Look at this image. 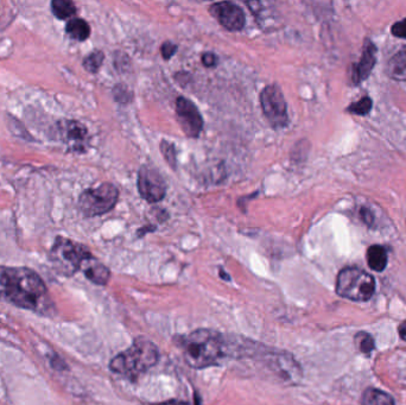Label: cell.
<instances>
[{
    "mask_svg": "<svg viewBox=\"0 0 406 405\" xmlns=\"http://www.w3.org/2000/svg\"><path fill=\"white\" fill-rule=\"evenodd\" d=\"M52 10V13L61 21L72 18L77 13V6L70 0H54Z\"/></svg>",
    "mask_w": 406,
    "mask_h": 405,
    "instance_id": "cell-17",
    "label": "cell"
},
{
    "mask_svg": "<svg viewBox=\"0 0 406 405\" xmlns=\"http://www.w3.org/2000/svg\"><path fill=\"white\" fill-rule=\"evenodd\" d=\"M184 360L192 368L216 365L226 355L227 346L223 335L212 329H197L182 339Z\"/></svg>",
    "mask_w": 406,
    "mask_h": 405,
    "instance_id": "cell-2",
    "label": "cell"
},
{
    "mask_svg": "<svg viewBox=\"0 0 406 405\" xmlns=\"http://www.w3.org/2000/svg\"><path fill=\"white\" fill-rule=\"evenodd\" d=\"M57 133L70 149L85 151L88 141V131L85 125L75 120H63L57 125Z\"/></svg>",
    "mask_w": 406,
    "mask_h": 405,
    "instance_id": "cell-11",
    "label": "cell"
},
{
    "mask_svg": "<svg viewBox=\"0 0 406 405\" xmlns=\"http://www.w3.org/2000/svg\"><path fill=\"white\" fill-rule=\"evenodd\" d=\"M103 60H105V54L101 50H95L90 52V55L83 60V67L90 73H98L99 69L103 66Z\"/></svg>",
    "mask_w": 406,
    "mask_h": 405,
    "instance_id": "cell-19",
    "label": "cell"
},
{
    "mask_svg": "<svg viewBox=\"0 0 406 405\" xmlns=\"http://www.w3.org/2000/svg\"><path fill=\"white\" fill-rule=\"evenodd\" d=\"M159 347L145 337H138L128 350L112 359L110 368L116 375L136 377L159 363Z\"/></svg>",
    "mask_w": 406,
    "mask_h": 405,
    "instance_id": "cell-3",
    "label": "cell"
},
{
    "mask_svg": "<svg viewBox=\"0 0 406 405\" xmlns=\"http://www.w3.org/2000/svg\"><path fill=\"white\" fill-rule=\"evenodd\" d=\"M176 115L183 132L190 138L200 136L203 128L201 113L194 103L185 98H179L176 101Z\"/></svg>",
    "mask_w": 406,
    "mask_h": 405,
    "instance_id": "cell-9",
    "label": "cell"
},
{
    "mask_svg": "<svg viewBox=\"0 0 406 405\" xmlns=\"http://www.w3.org/2000/svg\"><path fill=\"white\" fill-rule=\"evenodd\" d=\"M202 63L205 64L207 68H212L218 64V57L213 52H205L202 55Z\"/></svg>",
    "mask_w": 406,
    "mask_h": 405,
    "instance_id": "cell-26",
    "label": "cell"
},
{
    "mask_svg": "<svg viewBox=\"0 0 406 405\" xmlns=\"http://www.w3.org/2000/svg\"><path fill=\"white\" fill-rule=\"evenodd\" d=\"M119 199L118 188L112 184H103L94 189L82 192L79 207L85 218H94L114 208Z\"/></svg>",
    "mask_w": 406,
    "mask_h": 405,
    "instance_id": "cell-6",
    "label": "cell"
},
{
    "mask_svg": "<svg viewBox=\"0 0 406 405\" xmlns=\"http://www.w3.org/2000/svg\"><path fill=\"white\" fill-rule=\"evenodd\" d=\"M360 215H361V218H363V221L367 224L368 226H371L373 224V214L371 213V210H368V209L363 208L361 212H360Z\"/></svg>",
    "mask_w": 406,
    "mask_h": 405,
    "instance_id": "cell-27",
    "label": "cell"
},
{
    "mask_svg": "<svg viewBox=\"0 0 406 405\" xmlns=\"http://www.w3.org/2000/svg\"><path fill=\"white\" fill-rule=\"evenodd\" d=\"M399 335L402 337L403 340H405L406 342V321L405 322H403L400 324V327H399Z\"/></svg>",
    "mask_w": 406,
    "mask_h": 405,
    "instance_id": "cell-28",
    "label": "cell"
},
{
    "mask_svg": "<svg viewBox=\"0 0 406 405\" xmlns=\"http://www.w3.org/2000/svg\"><path fill=\"white\" fill-rule=\"evenodd\" d=\"M0 301L39 314H47L52 308L42 278L28 268L0 266Z\"/></svg>",
    "mask_w": 406,
    "mask_h": 405,
    "instance_id": "cell-1",
    "label": "cell"
},
{
    "mask_svg": "<svg viewBox=\"0 0 406 405\" xmlns=\"http://www.w3.org/2000/svg\"><path fill=\"white\" fill-rule=\"evenodd\" d=\"M376 62V48L369 39H366L363 43V52L358 63L354 64L352 80L354 85H359L365 81L369 74L372 73L373 68Z\"/></svg>",
    "mask_w": 406,
    "mask_h": 405,
    "instance_id": "cell-12",
    "label": "cell"
},
{
    "mask_svg": "<svg viewBox=\"0 0 406 405\" xmlns=\"http://www.w3.org/2000/svg\"><path fill=\"white\" fill-rule=\"evenodd\" d=\"M113 92H114V98L119 103H128L130 99L132 98V94L128 93V90L124 85H116Z\"/></svg>",
    "mask_w": 406,
    "mask_h": 405,
    "instance_id": "cell-23",
    "label": "cell"
},
{
    "mask_svg": "<svg viewBox=\"0 0 406 405\" xmlns=\"http://www.w3.org/2000/svg\"><path fill=\"white\" fill-rule=\"evenodd\" d=\"M372 110V100L368 97L361 99L348 107V111L356 115H366Z\"/></svg>",
    "mask_w": 406,
    "mask_h": 405,
    "instance_id": "cell-20",
    "label": "cell"
},
{
    "mask_svg": "<svg viewBox=\"0 0 406 405\" xmlns=\"http://www.w3.org/2000/svg\"><path fill=\"white\" fill-rule=\"evenodd\" d=\"M392 34L398 37V39H406V18L403 21H397L392 26Z\"/></svg>",
    "mask_w": 406,
    "mask_h": 405,
    "instance_id": "cell-24",
    "label": "cell"
},
{
    "mask_svg": "<svg viewBox=\"0 0 406 405\" xmlns=\"http://www.w3.org/2000/svg\"><path fill=\"white\" fill-rule=\"evenodd\" d=\"M386 73L396 81H406V47L389 61Z\"/></svg>",
    "mask_w": 406,
    "mask_h": 405,
    "instance_id": "cell-14",
    "label": "cell"
},
{
    "mask_svg": "<svg viewBox=\"0 0 406 405\" xmlns=\"http://www.w3.org/2000/svg\"><path fill=\"white\" fill-rule=\"evenodd\" d=\"M82 271L85 273V277L88 278L92 283L98 284V286H106L110 278H111V271L106 268L103 263L95 259L92 256L83 261L81 266Z\"/></svg>",
    "mask_w": 406,
    "mask_h": 405,
    "instance_id": "cell-13",
    "label": "cell"
},
{
    "mask_svg": "<svg viewBox=\"0 0 406 405\" xmlns=\"http://www.w3.org/2000/svg\"><path fill=\"white\" fill-rule=\"evenodd\" d=\"M210 12L227 30L240 31L246 23L243 9L231 1L215 3L210 6Z\"/></svg>",
    "mask_w": 406,
    "mask_h": 405,
    "instance_id": "cell-10",
    "label": "cell"
},
{
    "mask_svg": "<svg viewBox=\"0 0 406 405\" xmlns=\"http://www.w3.org/2000/svg\"><path fill=\"white\" fill-rule=\"evenodd\" d=\"M176 52H177V46L176 44L172 42L163 43L161 52H162L164 60H170L171 56L174 55Z\"/></svg>",
    "mask_w": 406,
    "mask_h": 405,
    "instance_id": "cell-25",
    "label": "cell"
},
{
    "mask_svg": "<svg viewBox=\"0 0 406 405\" xmlns=\"http://www.w3.org/2000/svg\"><path fill=\"white\" fill-rule=\"evenodd\" d=\"M161 150H162L163 156L167 159V162L169 163V166H170L172 169H175V146H172L170 141H162V143H161Z\"/></svg>",
    "mask_w": 406,
    "mask_h": 405,
    "instance_id": "cell-22",
    "label": "cell"
},
{
    "mask_svg": "<svg viewBox=\"0 0 406 405\" xmlns=\"http://www.w3.org/2000/svg\"><path fill=\"white\" fill-rule=\"evenodd\" d=\"M138 190L141 197L154 204L165 197L167 184L159 171L149 166H143L138 174Z\"/></svg>",
    "mask_w": 406,
    "mask_h": 405,
    "instance_id": "cell-8",
    "label": "cell"
},
{
    "mask_svg": "<svg viewBox=\"0 0 406 405\" xmlns=\"http://www.w3.org/2000/svg\"><path fill=\"white\" fill-rule=\"evenodd\" d=\"M376 291V281L369 273L358 268L341 270L336 279V293L355 302H366Z\"/></svg>",
    "mask_w": 406,
    "mask_h": 405,
    "instance_id": "cell-5",
    "label": "cell"
},
{
    "mask_svg": "<svg viewBox=\"0 0 406 405\" xmlns=\"http://www.w3.org/2000/svg\"><path fill=\"white\" fill-rule=\"evenodd\" d=\"M92 257L88 248L81 244L59 237L49 255L54 269L62 276L70 277L81 269L85 259Z\"/></svg>",
    "mask_w": 406,
    "mask_h": 405,
    "instance_id": "cell-4",
    "label": "cell"
},
{
    "mask_svg": "<svg viewBox=\"0 0 406 405\" xmlns=\"http://www.w3.org/2000/svg\"><path fill=\"white\" fill-rule=\"evenodd\" d=\"M366 405H394V399L389 393L376 390V388H368L363 396Z\"/></svg>",
    "mask_w": 406,
    "mask_h": 405,
    "instance_id": "cell-18",
    "label": "cell"
},
{
    "mask_svg": "<svg viewBox=\"0 0 406 405\" xmlns=\"http://www.w3.org/2000/svg\"><path fill=\"white\" fill-rule=\"evenodd\" d=\"M356 345L363 353L369 354L374 350V342L372 337L367 333H360L356 335Z\"/></svg>",
    "mask_w": 406,
    "mask_h": 405,
    "instance_id": "cell-21",
    "label": "cell"
},
{
    "mask_svg": "<svg viewBox=\"0 0 406 405\" xmlns=\"http://www.w3.org/2000/svg\"><path fill=\"white\" fill-rule=\"evenodd\" d=\"M65 32L75 41H85L90 36V24L81 18H73L67 23Z\"/></svg>",
    "mask_w": 406,
    "mask_h": 405,
    "instance_id": "cell-16",
    "label": "cell"
},
{
    "mask_svg": "<svg viewBox=\"0 0 406 405\" xmlns=\"http://www.w3.org/2000/svg\"><path fill=\"white\" fill-rule=\"evenodd\" d=\"M261 105L272 128L278 130L287 126L289 123L287 101L279 86H266L261 93Z\"/></svg>",
    "mask_w": 406,
    "mask_h": 405,
    "instance_id": "cell-7",
    "label": "cell"
},
{
    "mask_svg": "<svg viewBox=\"0 0 406 405\" xmlns=\"http://www.w3.org/2000/svg\"><path fill=\"white\" fill-rule=\"evenodd\" d=\"M367 264L373 271L381 273L387 265V252L380 245H373L367 250Z\"/></svg>",
    "mask_w": 406,
    "mask_h": 405,
    "instance_id": "cell-15",
    "label": "cell"
}]
</instances>
